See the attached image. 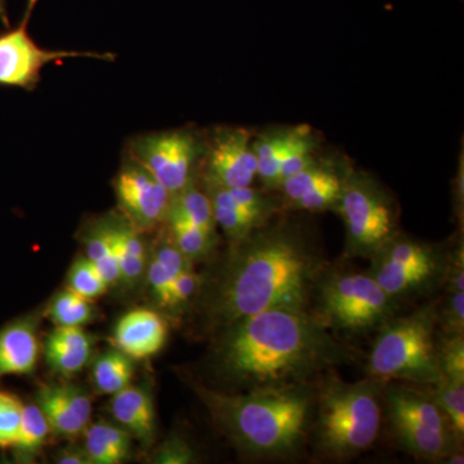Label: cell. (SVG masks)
Segmentation results:
<instances>
[{
    "label": "cell",
    "mask_w": 464,
    "mask_h": 464,
    "mask_svg": "<svg viewBox=\"0 0 464 464\" xmlns=\"http://www.w3.org/2000/svg\"><path fill=\"white\" fill-rule=\"evenodd\" d=\"M383 418L406 453L432 462L463 463V440L439 408L430 386L384 382Z\"/></svg>",
    "instance_id": "cell-6"
},
{
    "label": "cell",
    "mask_w": 464,
    "mask_h": 464,
    "mask_svg": "<svg viewBox=\"0 0 464 464\" xmlns=\"http://www.w3.org/2000/svg\"><path fill=\"white\" fill-rule=\"evenodd\" d=\"M128 155L145 167L170 194L190 185L203 143L188 130H163L134 137Z\"/></svg>",
    "instance_id": "cell-10"
},
{
    "label": "cell",
    "mask_w": 464,
    "mask_h": 464,
    "mask_svg": "<svg viewBox=\"0 0 464 464\" xmlns=\"http://www.w3.org/2000/svg\"><path fill=\"white\" fill-rule=\"evenodd\" d=\"M438 320L441 334H464V292H445L438 299Z\"/></svg>",
    "instance_id": "cell-36"
},
{
    "label": "cell",
    "mask_w": 464,
    "mask_h": 464,
    "mask_svg": "<svg viewBox=\"0 0 464 464\" xmlns=\"http://www.w3.org/2000/svg\"><path fill=\"white\" fill-rule=\"evenodd\" d=\"M133 374V359L118 348L106 351L92 365V381L103 395H114L130 386Z\"/></svg>",
    "instance_id": "cell-25"
},
{
    "label": "cell",
    "mask_w": 464,
    "mask_h": 464,
    "mask_svg": "<svg viewBox=\"0 0 464 464\" xmlns=\"http://www.w3.org/2000/svg\"><path fill=\"white\" fill-rule=\"evenodd\" d=\"M67 286L91 301L102 297L110 289L99 268L87 257L76 259L72 266L67 277Z\"/></svg>",
    "instance_id": "cell-32"
},
{
    "label": "cell",
    "mask_w": 464,
    "mask_h": 464,
    "mask_svg": "<svg viewBox=\"0 0 464 464\" xmlns=\"http://www.w3.org/2000/svg\"><path fill=\"white\" fill-rule=\"evenodd\" d=\"M186 383L241 456L253 460L297 457L310 441L315 383L286 389L224 392L186 375Z\"/></svg>",
    "instance_id": "cell-3"
},
{
    "label": "cell",
    "mask_w": 464,
    "mask_h": 464,
    "mask_svg": "<svg viewBox=\"0 0 464 464\" xmlns=\"http://www.w3.org/2000/svg\"><path fill=\"white\" fill-rule=\"evenodd\" d=\"M204 185L248 188L257 179L253 136L246 128L221 127L203 143Z\"/></svg>",
    "instance_id": "cell-12"
},
{
    "label": "cell",
    "mask_w": 464,
    "mask_h": 464,
    "mask_svg": "<svg viewBox=\"0 0 464 464\" xmlns=\"http://www.w3.org/2000/svg\"><path fill=\"white\" fill-rule=\"evenodd\" d=\"M198 456L190 442L181 435H173L158 449L154 463L190 464L197 462Z\"/></svg>",
    "instance_id": "cell-38"
},
{
    "label": "cell",
    "mask_w": 464,
    "mask_h": 464,
    "mask_svg": "<svg viewBox=\"0 0 464 464\" xmlns=\"http://www.w3.org/2000/svg\"><path fill=\"white\" fill-rule=\"evenodd\" d=\"M24 408L25 404L16 393L0 390V450H12L16 444Z\"/></svg>",
    "instance_id": "cell-33"
},
{
    "label": "cell",
    "mask_w": 464,
    "mask_h": 464,
    "mask_svg": "<svg viewBox=\"0 0 464 464\" xmlns=\"http://www.w3.org/2000/svg\"><path fill=\"white\" fill-rule=\"evenodd\" d=\"M208 365L224 392L315 383L362 353L329 331L310 310L265 311L215 333Z\"/></svg>",
    "instance_id": "cell-2"
},
{
    "label": "cell",
    "mask_w": 464,
    "mask_h": 464,
    "mask_svg": "<svg viewBox=\"0 0 464 464\" xmlns=\"http://www.w3.org/2000/svg\"><path fill=\"white\" fill-rule=\"evenodd\" d=\"M84 450L91 464H119L127 460L132 450V435L119 424H91L84 432Z\"/></svg>",
    "instance_id": "cell-22"
},
{
    "label": "cell",
    "mask_w": 464,
    "mask_h": 464,
    "mask_svg": "<svg viewBox=\"0 0 464 464\" xmlns=\"http://www.w3.org/2000/svg\"><path fill=\"white\" fill-rule=\"evenodd\" d=\"M328 266L304 225L271 218L230 241L225 257L203 275L192 304L201 325L213 333L265 311L310 310L317 280Z\"/></svg>",
    "instance_id": "cell-1"
},
{
    "label": "cell",
    "mask_w": 464,
    "mask_h": 464,
    "mask_svg": "<svg viewBox=\"0 0 464 464\" xmlns=\"http://www.w3.org/2000/svg\"><path fill=\"white\" fill-rule=\"evenodd\" d=\"M41 355L35 316H21L0 328V381L35 372Z\"/></svg>",
    "instance_id": "cell-16"
},
{
    "label": "cell",
    "mask_w": 464,
    "mask_h": 464,
    "mask_svg": "<svg viewBox=\"0 0 464 464\" xmlns=\"http://www.w3.org/2000/svg\"><path fill=\"white\" fill-rule=\"evenodd\" d=\"M343 176L340 177V179H333V181L324 183L315 190L308 192V194L293 204V209L313 213L334 209L335 204L340 199Z\"/></svg>",
    "instance_id": "cell-37"
},
{
    "label": "cell",
    "mask_w": 464,
    "mask_h": 464,
    "mask_svg": "<svg viewBox=\"0 0 464 464\" xmlns=\"http://www.w3.org/2000/svg\"><path fill=\"white\" fill-rule=\"evenodd\" d=\"M114 188L121 215L137 230H152L167 221L173 195L130 155L116 176Z\"/></svg>",
    "instance_id": "cell-13"
},
{
    "label": "cell",
    "mask_w": 464,
    "mask_h": 464,
    "mask_svg": "<svg viewBox=\"0 0 464 464\" xmlns=\"http://www.w3.org/2000/svg\"><path fill=\"white\" fill-rule=\"evenodd\" d=\"M206 186L204 191L207 192L210 204H212L216 224L225 232L228 241L239 240L257 228L258 226L266 224L252 213L243 209L231 197L227 188H218V186Z\"/></svg>",
    "instance_id": "cell-23"
},
{
    "label": "cell",
    "mask_w": 464,
    "mask_h": 464,
    "mask_svg": "<svg viewBox=\"0 0 464 464\" xmlns=\"http://www.w3.org/2000/svg\"><path fill=\"white\" fill-rule=\"evenodd\" d=\"M401 306L368 271L328 266L317 280L310 311L333 333L364 335L380 331Z\"/></svg>",
    "instance_id": "cell-7"
},
{
    "label": "cell",
    "mask_w": 464,
    "mask_h": 464,
    "mask_svg": "<svg viewBox=\"0 0 464 464\" xmlns=\"http://www.w3.org/2000/svg\"><path fill=\"white\" fill-rule=\"evenodd\" d=\"M56 463L60 464H91L90 458L84 448L67 447L61 449L56 456Z\"/></svg>",
    "instance_id": "cell-40"
},
{
    "label": "cell",
    "mask_w": 464,
    "mask_h": 464,
    "mask_svg": "<svg viewBox=\"0 0 464 464\" xmlns=\"http://www.w3.org/2000/svg\"><path fill=\"white\" fill-rule=\"evenodd\" d=\"M169 212L183 217L192 225L203 228L209 234L217 235V224L209 198L207 192L198 188L194 182L174 195Z\"/></svg>",
    "instance_id": "cell-29"
},
{
    "label": "cell",
    "mask_w": 464,
    "mask_h": 464,
    "mask_svg": "<svg viewBox=\"0 0 464 464\" xmlns=\"http://www.w3.org/2000/svg\"><path fill=\"white\" fill-rule=\"evenodd\" d=\"M449 252L441 244L414 239L398 232L372 256L368 273L400 304L442 289Z\"/></svg>",
    "instance_id": "cell-9"
},
{
    "label": "cell",
    "mask_w": 464,
    "mask_h": 464,
    "mask_svg": "<svg viewBox=\"0 0 464 464\" xmlns=\"http://www.w3.org/2000/svg\"><path fill=\"white\" fill-rule=\"evenodd\" d=\"M201 283H203V275L195 273L192 266L177 275L168 292L167 310L179 313L194 304Z\"/></svg>",
    "instance_id": "cell-34"
},
{
    "label": "cell",
    "mask_w": 464,
    "mask_h": 464,
    "mask_svg": "<svg viewBox=\"0 0 464 464\" xmlns=\"http://www.w3.org/2000/svg\"><path fill=\"white\" fill-rule=\"evenodd\" d=\"M348 167L340 166L333 161L324 160L317 158L311 166L304 168V170L289 177L285 181L280 183L279 190H282L284 200L289 207H292L295 201L308 194L324 183L340 179L346 172Z\"/></svg>",
    "instance_id": "cell-26"
},
{
    "label": "cell",
    "mask_w": 464,
    "mask_h": 464,
    "mask_svg": "<svg viewBox=\"0 0 464 464\" xmlns=\"http://www.w3.org/2000/svg\"><path fill=\"white\" fill-rule=\"evenodd\" d=\"M167 338L166 320L149 308H136L125 314L116 323L112 334L116 348L133 360L157 355Z\"/></svg>",
    "instance_id": "cell-15"
},
{
    "label": "cell",
    "mask_w": 464,
    "mask_h": 464,
    "mask_svg": "<svg viewBox=\"0 0 464 464\" xmlns=\"http://www.w3.org/2000/svg\"><path fill=\"white\" fill-rule=\"evenodd\" d=\"M50 433V424L39 406L35 402L25 404L16 444L12 448V453L17 462H32L36 454L41 451Z\"/></svg>",
    "instance_id": "cell-28"
},
{
    "label": "cell",
    "mask_w": 464,
    "mask_h": 464,
    "mask_svg": "<svg viewBox=\"0 0 464 464\" xmlns=\"http://www.w3.org/2000/svg\"><path fill=\"white\" fill-rule=\"evenodd\" d=\"M0 21L5 26L9 25L7 7H5V0H0Z\"/></svg>",
    "instance_id": "cell-41"
},
{
    "label": "cell",
    "mask_w": 464,
    "mask_h": 464,
    "mask_svg": "<svg viewBox=\"0 0 464 464\" xmlns=\"http://www.w3.org/2000/svg\"><path fill=\"white\" fill-rule=\"evenodd\" d=\"M368 377L382 382L432 386L441 377L438 299L406 316H395L377 332L366 362Z\"/></svg>",
    "instance_id": "cell-5"
},
{
    "label": "cell",
    "mask_w": 464,
    "mask_h": 464,
    "mask_svg": "<svg viewBox=\"0 0 464 464\" xmlns=\"http://www.w3.org/2000/svg\"><path fill=\"white\" fill-rule=\"evenodd\" d=\"M433 399L438 402L442 413L447 415L458 438H464V382L441 377L430 386Z\"/></svg>",
    "instance_id": "cell-31"
},
{
    "label": "cell",
    "mask_w": 464,
    "mask_h": 464,
    "mask_svg": "<svg viewBox=\"0 0 464 464\" xmlns=\"http://www.w3.org/2000/svg\"><path fill=\"white\" fill-rule=\"evenodd\" d=\"M48 316L56 326H83L96 316L93 301L67 288L58 292L48 306Z\"/></svg>",
    "instance_id": "cell-30"
},
{
    "label": "cell",
    "mask_w": 464,
    "mask_h": 464,
    "mask_svg": "<svg viewBox=\"0 0 464 464\" xmlns=\"http://www.w3.org/2000/svg\"><path fill=\"white\" fill-rule=\"evenodd\" d=\"M191 266V262L177 248L169 230L164 231L150 253L145 276L159 306L166 308L170 284L177 275Z\"/></svg>",
    "instance_id": "cell-20"
},
{
    "label": "cell",
    "mask_w": 464,
    "mask_h": 464,
    "mask_svg": "<svg viewBox=\"0 0 464 464\" xmlns=\"http://www.w3.org/2000/svg\"><path fill=\"white\" fill-rule=\"evenodd\" d=\"M384 382H344L334 372L315 382L310 442L320 458L353 459L373 447L383 420Z\"/></svg>",
    "instance_id": "cell-4"
},
{
    "label": "cell",
    "mask_w": 464,
    "mask_h": 464,
    "mask_svg": "<svg viewBox=\"0 0 464 464\" xmlns=\"http://www.w3.org/2000/svg\"><path fill=\"white\" fill-rule=\"evenodd\" d=\"M35 404L50 424L51 432L75 439L90 426L92 401L82 387L67 382L44 383L36 391Z\"/></svg>",
    "instance_id": "cell-14"
},
{
    "label": "cell",
    "mask_w": 464,
    "mask_h": 464,
    "mask_svg": "<svg viewBox=\"0 0 464 464\" xmlns=\"http://www.w3.org/2000/svg\"><path fill=\"white\" fill-rule=\"evenodd\" d=\"M439 360L444 377L464 382V334L445 335L439 332Z\"/></svg>",
    "instance_id": "cell-35"
},
{
    "label": "cell",
    "mask_w": 464,
    "mask_h": 464,
    "mask_svg": "<svg viewBox=\"0 0 464 464\" xmlns=\"http://www.w3.org/2000/svg\"><path fill=\"white\" fill-rule=\"evenodd\" d=\"M39 0H27L23 20L14 29L0 34V85L34 91L48 63L66 58L92 57L114 60L110 53L50 51L39 47L29 34V23Z\"/></svg>",
    "instance_id": "cell-11"
},
{
    "label": "cell",
    "mask_w": 464,
    "mask_h": 464,
    "mask_svg": "<svg viewBox=\"0 0 464 464\" xmlns=\"http://www.w3.org/2000/svg\"><path fill=\"white\" fill-rule=\"evenodd\" d=\"M110 413L143 445H151L155 438V406L151 393L141 386H130L112 395Z\"/></svg>",
    "instance_id": "cell-17"
},
{
    "label": "cell",
    "mask_w": 464,
    "mask_h": 464,
    "mask_svg": "<svg viewBox=\"0 0 464 464\" xmlns=\"http://www.w3.org/2000/svg\"><path fill=\"white\" fill-rule=\"evenodd\" d=\"M346 230L344 257L371 258L399 230L395 198L372 174L348 167L334 209Z\"/></svg>",
    "instance_id": "cell-8"
},
{
    "label": "cell",
    "mask_w": 464,
    "mask_h": 464,
    "mask_svg": "<svg viewBox=\"0 0 464 464\" xmlns=\"http://www.w3.org/2000/svg\"><path fill=\"white\" fill-rule=\"evenodd\" d=\"M108 218L118 256L121 284L134 288L146 276L150 257L148 244L143 232L137 230L123 215Z\"/></svg>",
    "instance_id": "cell-18"
},
{
    "label": "cell",
    "mask_w": 464,
    "mask_h": 464,
    "mask_svg": "<svg viewBox=\"0 0 464 464\" xmlns=\"http://www.w3.org/2000/svg\"><path fill=\"white\" fill-rule=\"evenodd\" d=\"M463 154L460 155L459 167H458L456 179L453 183V203L458 218L463 221V201H464V169Z\"/></svg>",
    "instance_id": "cell-39"
},
{
    "label": "cell",
    "mask_w": 464,
    "mask_h": 464,
    "mask_svg": "<svg viewBox=\"0 0 464 464\" xmlns=\"http://www.w3.org/2000/svg\"><path fill=\"white\" fill-rule=\"evenodd\" d=\"M93 340L82 326H56L45 342V359L54 373L78 374L88 364Z\"/></svg>",
    "instance_id": "cell-19"
},
{
    "label": "cell",
    "mask_w": 464,
    "mask_h": 464,
    "mask_svg": "<svg viewBox=\"0 0 464 464\" xmlns=\"http://www.w3.org/2000/svg\"><path fill=\"white\" fill-rule=\"evenodd\" d=\"M166 222L177 248L191 264L203 261L215 249L217 235L204 231L176 213L169 212Z\"/></svg>",
    "instance_id": "cell-27"
},
{
    "label": "cell",
    "mask_w": 464,
    "mask_h": 464,
    "mask_svg": "<svg viewBox=\"0 0 464 464\" xmlns=\"http://www.w3.org/2000/svg\"><path fill=\"white\" fill-rule=\"evenodd\" d=\"M84 243L85 257L99 268L110 288L118 286L121 284V270L108 217L88 228Z\"/></svg>",
    "instance_id": "cell-24"
},
{
    "label": "cell",
    "mask_w": 464,
    "mask_h": 464,
    "mask_svg": "<svg viewBox=\"0 0 464 464\" xmlns=\"http://www.w3.org/2000/svg\"><path fill=\"white\" fill-rule=\"evenodd\" d=\"M302 125L276 127L253 139V150L257 159V177L267 190L279 188L280 166Z\"/></svg>",
    "instance_id": "cell-21"
}]
</instances>
